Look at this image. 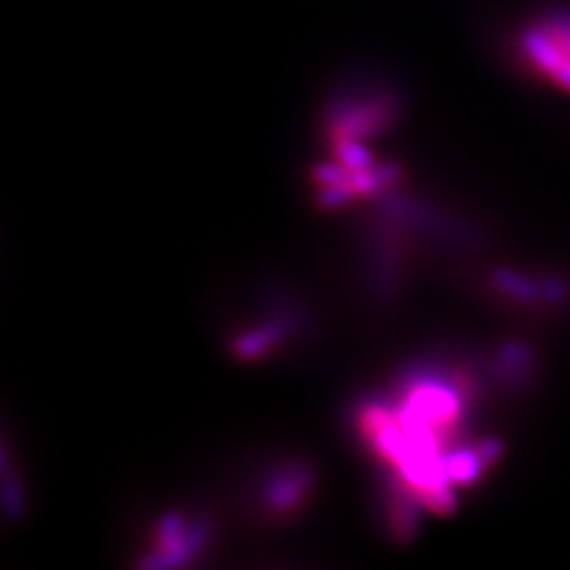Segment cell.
<instances>
[{"mask_svg": "<svg viewBox=\"0 0 570 570\" xmlns=\"http://www.w3.org/2000/svg\"><path fill=\"white\" fill-rule=\"evenodd\" d=\"M530 66L570 94V13L547 15L519 41Z\"/></svg>", "mask_w": 570, "mask_h": 570, "instance_id": "1", "label": "cell"}, {"mask_svg": "<svg viewBox=\"0 0 570 570\" xmlns=\"http://www.w3.org/2000/svg\"><path fill=\"white\" fill-rule=\"evenodd\" d=\"M208 535L206 519H190L178 512H169L158 519L155 547L153 551L146 553V560L140 567H146V569L182 567L204 549Z\"/></svg>", "mask_w": 570, "mask_h": 570, "instance_id": "2", "label": "cell"}, {"mask_svg": "<svg viewBox=\"0 0 570 570\" xmlns=\"http://www.w3.org/2000/svg\"><path fill=\"white\" fill-rule=\"evenodd\" d=\"M311 486V467L300 461H287L268 473V478L262 482L260 505L275 518L289 516L303 505Z\"/></svg>", "mask_w": 570, "mask_h": 570, "instance_id": "3", "label": "cell"}, {"mask_svg": "<svg viewBox=\"0 0 570 570\" xmlns=\"http://www.w3.org/2000/svg\"><path fill=\"white\" fill-rule=\"evenodd\" d=\"M335 153H337L338 163H342L349 172H362V169L374 167V156L360 140L337 138Z\"/></svg>", "mask_w": 570, "mask_h": 570, "instance_id": "4", "label": "cell"}]
</instances>
